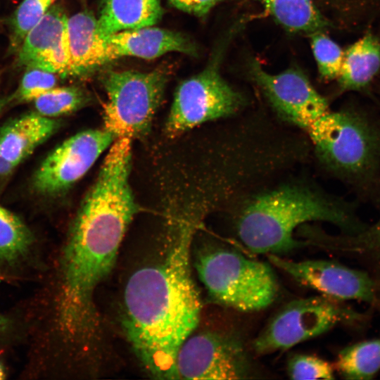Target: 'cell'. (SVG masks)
<instances>
[{"instance_id": "cell-1", "label": "cell", "mask_w": 380, "mask_h": 380, "mask_svg": "<svg viewBox=\"0 0 380 380\" xmlns=\"http://www.w3.org/2000/svg\"><path fill=\"white\" fill-rule=\"evenodd\" d=\"M196 228L183 219L161 257L134 271L123 296L126 337L146 372L158 379H179L177 356L197 327L201 301L190 267Z\"/></svg>"}, {"instance_id": "cell-2", "label": "cell", "mask_w": 380, "mask_h": 380, "mask_svg": "<svg viewBox=\"0 0 380 380\" xmlns=\"http://www.w3.org/2000/svg\"><path fill=\"white\" fill-rule=\"evenodd\" d=\"M131 163L132 139H116L74 220L64 251L61 285L72 298L93 299L115 263L137 212L129 184Z\"/></svg>"}, {"instance_id": "cell-3", "label": "cell", "mask_w": 380, "mask_h": 380, "mask_svg": "<svg viewBox=\"0 0 380 380\" xmlns=\"http://www.w3.org/2000/svg\"><path fill=\"white\" fill-rule=\"evenodd\" d=\"M311 221L331 223L349 236L368 226L356 215L354 205L347 202L305 187L286 186L250 201L239 215L237 232L250 251L279 255L301 246L293 236L294 231Z\"/></svg>"}, {"instance_id": "cell-4", "label": "cell", "mask_w": 380, "mask_h": 380, "mask_svg": "<svg viewBox=\"0 0 380 380\" xmlns=\"http://www.w3.org/2000/svg\"><path fill=\"white\" fill-rule=\"evenodd\" d=\"M324 165L360 195L380 191V121L363 110L327 111L306 129Z\"/></svg>"}, {"instance_id": "cell-5", "label": "cell", "mask_w": 380, "mask_h": 380, "mask_svg": "<svg viewBox=\"0 0 380 380\" xmlns=\"http://www.w3.org/2000/svg\"><path fill=\"white\" fill-rule=\"evenodd\" d=\"M194 266L210 298L222 306L258 311L270 306L278 295L279 283L271 265L233 249L213 245L201 248Z\"/></svg>"}, {"instance_id": "cell-6", "label": "cell", "mask_w": 380, "mask_h": 380, "mask_svg": "<svg viewBox=\"0 0 380 380\" xmlns=\"http://www.w3.org/2000/svg\"><path fill=\"white\" fill-rule=\"evenodd\" d=\"M167 81L163 70L106 72L101 80L108 97L103 106V128L115 139L144 137L162 102Z\"/></svg>"}, {"instance_id": "cell-7", "label": "cell", "mask_w": 380, "mask_h": 380, "mask_svg": "<svg viewBox=\"0 0 380 380\" xmlns=\"http://www.w3.org/2000/svg\"><path fill=\"white\" fill-rule=\"evenodd\" d=\"M365 317L324 296L292 300L283 306L253 341L258 355L288 350L339 324H355Z\"/></svg>"}, {"instance_id": "cell-8", "label": "cell", "mask_w": 380, "mask_h": 380, "mask_svg": "<svg viewBox=\"0 0 380 380\" xmlns=\"http://www.w3.org/2000/svg\"><path fill=\"white\" fill-rule=\"evenodd\" d=\"M242 96L221 77L215 64L183 81L177 88L165 123L169 136L234 113Z\"/></svg>"}, {"instance_id": "cell-9", "label": "cell", "mask_w": 380, "mask_h": 380, "mask_svg": "<svg viewBox=\"0 0 380 380\" xmlns=\"http://www.w3.org/2000/svg\"><path fill=\"white\" fill-rule=\"evenodd\" d=\"M176 364L179 378L184 379H241L249 370L241 343L213 331L191 334L179 348Z\"/></svg>"}, {"instance_id": "cell-10", "label": "cell", "mask_w": 380, "mask_h": 380, "mask_svg": "<svg viewBox=\"0 0 380 380\" xmlns=\"http://www.w3.org/2000/svg\"><path fill=\"white\" fill-rule=\"evenodd\" d=\"M115 139L104 128L87 129L72 136L42 161L33 177L34 189L46 196L65 191L87 173Z\"/></svg>"}, {"instance_id": "cell-11", "label": "cell", "mask_w": 380, "mask_h": 380, "mask_svg": "<svg viewBox=\"0 0 380 380\" xmlns=\"http://www.w3.org/2000/svg\"><path fill=\"white\" fill-rule=\"evenodd\" d=\"M270 263L298 283L322 296L341 301L355 300L369 304L377 302L378 285L365 271L328 260H291L268 255Z\"/></svg>"}, {"instance_id": "cell-12", "label": "cell", "mask_w": 380, "mask_h": 380, "mask_svg": "<svg viewBox=\"0 0 380 380\" xmlns=\"http://www.w3.org/2000/svg\"><path fill=\"white\" fill-rule=\"evenodd\" d=\"M251 71L272 106L287 121L306 129L329 110L327 99L301 71L291 68L273 75L255 63Z\"/></svg>"}, {"instance_id": "cell-13", "label": "cell", "mask_w": 380, "mask_h": 380, "mask_svg": "<svg viewBox=\"0 0 380 380\" xmlns=\"http://www.w3.org/2000/svg\"><path fill=\"white\" fill-rule=\"evenodd\" d=\"M68 17L62 8L48 9L25 37L18 51V63L26 68H38L68 75Z\"/></svg>"}, {"instance_id": "cell-14", "label": "cell", "mask_w": 380, "mask_h": 380, "mask_svg": "<svg viewBox=\"0 0 380 380\" xmlns=\"http://www.w3.org/2000/svg\"><path fill=\"white\" fill-rule=\"evenodd\" d=\"M105 39L110 61L125 56L153 59L170 51L196 53V47L182 34L151 26L119 32Z\"/></svg>"}, {"instance_id": "cell-15", "label": "cell", "mask_w": 380, "mask_h": 380, "mask_svg": "<svg viewBox=\"0 0 380 380\" xmlns=\"http://www.w3.org/2000/svg\"><path fill=\"white\" fill-rule=\"evenodd\" d=\"M68 75L80 76L109 61L105 38L99 32L97 20L89 11L77 13L67 21Z\"/></svg>"}, {"instance_id": "cell-16", "label": "cell", "mask_w": 380, "mask_h": 380, "mask_svg": "<svg viewBox=\"0 0 380 380\" xmlns=\"http://www.w3.org/2000/svg\"><path fill=\"white\" fill-rule=\"evenodd\" d=\"M59 126L58 120L35 110L13 118L0 128V155L17 166L50 138Z\"/></svg>"}, {"instance_id": "cell-17", "label": "cell", "mask_w": 380, "mask_h": 380, "mask_svg": "<svg viewBox=\"0 0 380 380\" xmlns=\"http://www.w3.org/2000/svg\"><path fill=\"white\" fill-rule=\"evenodd\" d=\"M163 9L159 0H106L99 19V34L103 38L115 33L156 24Z\"/></svg>"}, {"instance_id": "cell-18", "label": "cell", "mask_w": 380, "mask_h": 380, "mask_svg": "<svg viewBox=\"0 0 380 380\" xmlns=\"http://www.w3.org/2000/svg\"><path fill=\"white\" fill-rule=\"evenodd\" d=\"M379 70L380 42L367 32L344 51L337 79L343 90L359 91L368 87Z\"/></svg>"}, {"instance_id": "cell-19", "label": "cell", "mask_w": 380, "mask_h": 380, "mask_svg": "<svg viewBox=\"0 0 380 380\" xmlns=\"http://www.w3.org/2000/svg\"><path fill=\"white\" fill-rule=\"evenodd\" d=\"M336 369L344 379H373L380 371V338L365 340L343 348Z\"/></svg>"}, {"instance_id": "cell-20", "label": "cell", "mask_w": 380, "mask_h": 380, "mask_svg": "<svg viewBox=\"0 0 380 380\" xmlns=\"http://www.w3.org/2000/svg\"><path fill=\"white\" fill-rule=\"evenodd\" d=\"M284 27L291 31L315 32L328 26L312 0H261Z\"/></svg>"}, {"instance_id": "cell-21", "label": "cell", "mask_w": 380, "mask_h": 380, "mask_svg": "<svg viewBox=\"0 0 380 380\" xmlns=\"http://www.w3.org/2000/svg\"><path fill=\"white\" fill-rule=\"evenodd\" d=\"M32 236L15 214L0 205V260L12 261L24 255Z\"/></svg>"}, {"instance_id": "cell-22", "label": "cell", "mask_w": 380, "mask_h": 380, "mask_svg": "<svg viewBox=\"0 0 380 380\" xmlns=\"http://www.w3.org/2000/svg\"><path fill=\"white\" fill-rule=\"evenodd\" d=\"M89 101V97L83 89L77 87H61L49 89L33 102L37 113L54 118L79 110Z\"/></svg>"}, {"instance_id": "cell-23", "label": "cell", "mask_w": 380, "mask_h": 380, "mask_svg": "<svg viewBox=\"0 0 380 380\" xmlns=\"http://www.w3.org/2000/svg\"><path fill=\"white\" fill-rule=\"evenodd\" d=\"M51 4V0H24L20 4L11 18L12 51H18L26 35L41 20Z\"/></svg>"}, {"instance_id": "cell-24", "label": "cell", "mask_w": 380, "mask_h": 380, "mask_svg": "<svg viewBox=\"0 0 380 380\" xmlns=\"http://www.w3.org/2000/svg\"><path fill=\"white\" fill-rule=\"evenodd\" d=\"M311 45L321 77L328 80L337 79L344 51L320 31L311 34Z\"/></svg>"}, {"instance_id": "cell-25", "label": "cell", "mask_w": 380, "mask_h": 380, "mask_svg": "<svg viewBox=\"0 0 380 380\" xmlns=\"http://www.w3.org/2000/svg\"><path fill=\"white\" fill-rule=\"evenodd\" d=\"M287 374L291 379H333L334 367L316 355L296 354L287 363Z\"/></svg>"}, {"instance_id": "cell-26", "label": "cell", "mask_w": 380, "mask_h": 380, "mask_svg": "<svg viewBox=\"0 0 380 380\" xmlns=\"http://www.w3.org/2000/svg\"><path fill=\"white\" fill-rule=\"evenodd\" d=\"M57 75L38 68H27L18 88L9 100L16 103L33 101L39 96L55 87Z\"/></svg>"}, {"instance_id": "cell-27", "label": "cell", "mask_w": 380, "mask_h": 380, "mask_svg": "<svg viewBox=\"0 0 380 380\" xmlns=\"http://www.w3.org/2000/svg\"><path fill=\"white\" fill-rule=\"evenodd\" d=\"M356 254L368 255L380 262V217L376 222L351 238Z\"/></svg>"}, {"instance_id": "cell-28", "label": "cell", "mask_w": 380, "mask_h": 380, "mask_svg": "<svg viewBox=\"0 0 380 380\" xmlns=\"http://www.w3.org/2000/svg\"><path fill=\"white\" fill-rule=\"evenodd\" d=\"M174 7L182 11L203 16L223 0H168Z\"/></svg>"}, {"instance_id": "cell-29", "label": "cell", "mask_w": 380, "mask_h": 380, "mask_svg": "<svg viewBox=\"0 0 380 380\" xmlns=\"http://www.w3.org/2000/svg\"><path fill=\"white\" fill-rule=\"evenodd\" d=\"M15 167V165L0 155V177L9 175Z\"/></svg>"}, {"instance_id": "cell-30", "label": "cell", "mask_w": 380, "mask_h": 380, "mask_svg": "<svg viewBox=\"0 0 380 380\" xmlns=\"http://www.w3.org/2000/svg\"><path fill=\"white\" fill-rule=\"evenodd\" d=\"M7 325V320L0 315V333H1Z\"/></svg>"}, {"instance_id": "cell-31", "label": "cell", "mask_w": 380, "mask_h": 380, "mask_svg": "<svg viewBox=\"0 0 380 380\" xmlns=\"http://www.w3.org/2000/svg\"><path fill=\"white\" fill-rule=\"evenodd\" d=\"M6 377V374L3 365L0 362V379H4Z\"/></svg>"}, {"instance_id": "cell-32", "label": "cell", "mask_w": 380, "mask_h": 380, "mask_svg": "<svg viewBox=\"0 0 380 380\" xmlns=\"http://www.w3.org/2000/svg\"><path fill=\"white\" fill-rule=\"evenodd\" d=\"M6 103H7L6 99L0 98V113H1L2 109L4 108V106L6 105Z\"/></svg>"}, {"instance_id": "cell-33", "label": "cell", "mask_w": 380, "mask_h": 380, "mask_svg": "<svg viewBox=\"0 0 380 380\" xmlns=\"http://www.w3.org/2000/svg\"><path fill=\"white\" fill-rule=\"evenodd\" d=\"M51 2L53 3L55 0H51Z\"/></svg>"}]
</instances>
